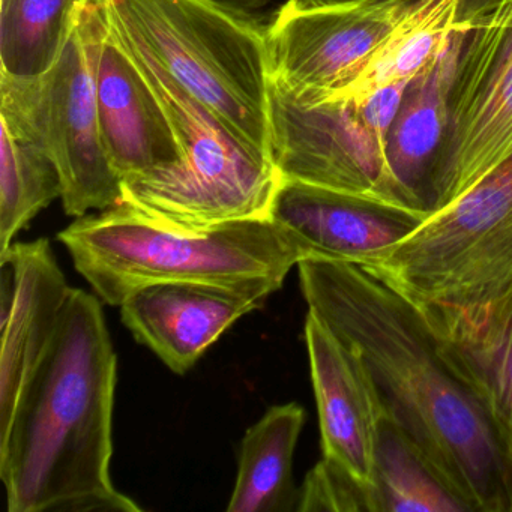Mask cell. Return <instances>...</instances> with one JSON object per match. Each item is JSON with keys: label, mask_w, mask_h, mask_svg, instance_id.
Instances as JSON below:
<instances>
[{"label": "cell", "mask_w": 512, "mask_h": 512, "mask_svg": "<svg viewBox=\"0 0 512 512\" xmlns=\"http://www.w3.org/2000/svg\"><path fill=\"white\" fill-rule=\"evenodd\" d=\"M298 271L308 310L358 353L386 412L472 512H512L511 457L418 305L362 266L305 257Z\"/></svg>", "instance_id": "1"}, {"label": "cell", "mask_w": 512, "mask_h": 512, "mask_svg": "<svg viewBox=\"0 0 512 512\" xmlns=\"http://www.w3.org/2000/svg\"><path fill=\"white\" fill-rule=\"evenodd\" d=\"M116 382L100 299L71 289L55 340L0 433L8 511H142L110 476Z\"/></svg>", "instance_id": "2"}, {"label": "cell", "mask_w": 512, "mask_h": 512, "mask_svg": "<svg viewBox=\"0 0 512 512\" xmlns=\"http://www.w3.org/2000/svg\"><path fill=\"white\" fill-rule=\"evenodd\" d=\"M58 239L98 298L115 307L160 283L214 284L265 301L304 259L272 218L179 229L127 203L77 218Z\"/></svg>", "instance_id": "3"}, {"label": "cell", "mask_w": 512, "mask_h": 512, "mask_svg": "<svg viewBox=\"0 0 512 512\" xmlns=\"http://www.w3.org/2000/svg\"><path fill=\"white\" fill-rule=\"evenodd\" d=\"M104 5L113 32L163 104L182 154L176 166L125 179L122 203L179 229L271 218L283 182L271 157L188 94L106 0Z\"/></svg>", "instance_id": "4"}, {"label": "cell", "mask_w": 512, "mask_h": 512, "mask_svg": "<svg viewBox=\"0 0 512 512\" xmlns=\"http://www.w3.org/2000/svg\"><path fill=\"white\" fill-rule=\"evenodd\" d=\"M106 2L188 94L271 157L265 26L212 0Z\"/></svg>", "instance_id": "5"}, {"label": "cell", "mask_w": 512, "mask_h": 512, "mask_svg": "<svg viewBox=\"0 0 512 512\" xmlns=\"http://www.w3.org/2000/svg\"><path fill=\"white\" fill-rule=\"evenodd\" d=\"M416 305L484 307L512 292V155L365 268Z\"/></svg>", "instance_id": "6"}, {"label": "cell", "mask_w": 512, "mask_h": 512, "mask_svg": "<svg viewBox=\"0 0 512 512\" xmlns=\"http://www.w3.org/2000/svg\"><path fill=\"white\" fill-rule=\"evenodd\" d=\"M0 121L37 142L61 175L65 214L122 203V179L101 136L91 58L77 5L55 64L40 76L0 74Z\"/></svg>", "instance_id": "7"}, {"label": "cell", "mask_w": 512, "mask_h": 512, "mask_svg": "<svg viewBox=\"0 0 512 512\" xmlns=\"http://www.w3.org/2000/svg\"><path fill=\"white\" fill-rule=\"evenodd\" d=\"M409 82L361 100H304L269 80L271 158L283 181L401 202L386 137ZM409 209V208H407Z\"/></svg>", "instance_id": "8"}, {"label": "cell", "mask_w": 512, "mask_h": 512, "mask_svg": "<svg viewBox=\"0 0 512 512\" xmlns=\"http://www.w3.org/2000/svg\"><path fill=\"white\" fill-rule=\"evenodd\" d=\"M512 155V0L464 32L433 172V214ZM431 214V215H433ZM430 215V217H431Z\"/></svg>", "instance_id": "9"}, {"label": "cell", "mask_w": 512, "mask_h": 512, "mask_svg": "<svg viewBox=\"0 0 512 512\" xmlns=\"http://www.w3.org/2000/svg\"><path fill=\"white\" fill-rule=\"evenodd\" d=\"M412 2L287 0L265 28L269 80L304 100H335L358 79Z\"/></svg>", "instance_id": "10"}, {"label": "cell", "mask_w": 512, "mask_h": 512, "mask_svg": "<svg viewBox=\"0 0 512 512\" xmlns=\"http://www.w3.org/2000/svg\"><path fill=\"white\" fill-rule=\"evenodd\" d=\"M91 58L101 136L113 169L125 179L176 166L182 154L163 104L116 37L104 0H79Z\"/></svg>", "instance_id": "11"}, {"label": "cell", "mask_w": 512, "mask_h": 512, "mask_svg": "<svg viewBox=\"0 0 512 512\" xmlns=\"http://www.w3.org/2000/svg\"><path fill=\"white\" fill-rule=\"evenodd\" d=\"M271 218L305 257L370 268L409 238L428 215L374 197L283 181Z\"/></svg>", "instance_id": "12"}, {"label": "cell", "mask_w": 512, "mask_h": 512, "mask_svg": "<svg viewBox=\"0 0 512 512\" xmlns=\"http://www.w3.org/2000/svg\"><path fill=\"white\" fill-rule=\"evenodd\" d=\"M304 335L323 457L373 485L377 437L385 410L376 383L358 353L310 310Z\"/></svg>", "instance_id": "13"}, {"label": "cell", "mask_w": 512, "mask_h": 512, "mask_svg": "<svg viewBox=\"0 0 512 512\" xmlns=\"http://www.w3.org/2000/svg\"><path fill=\"white\" fill-rule=\"evenodd\" d=\"M262 299L205 283H160L125 299L124 325L173 373L185 374L203 353Z\"/></svg>", "instance_id": "14"}, {"label": "cell", "mask_w": 512, "mask_h": 512, "mask_svg": "<svg viewBox=\"0 0 512 512\" xmlns=\"http://www.w3.org/2000/svg\"><path fill=\"white\" fill-rule=\"evenodd\" d=\"M0 259L10 260L17 283L13 310L0 325V433H4L55 340L73 287L68 286L49 239L11 244Z\"/></svg>", "instance_id": "15"}, {"label": "cell", "mask_w": 512, "mask_h": 512, "mask_svg": "<svg viewBox=\"0 0 512 512\" xmlns=\"http://www.w3.org/2000/svg\"><path fill=\"white\" fill-rule=\"evenodd\" d=\"M418 307L443 358L481 401L512 460V292L469 310Z\"/></svg>", "instance_id": "16"}, {"label": "cell", "mask_w": 512, "mask_h": 512, "mask_svg": "<svg viewBox=\"0 0 512 512\" xmlns=\"http://www.w3.org/2000/svg\"><path fill=\"white\" fill-rule=\"evenodd\" d=\"M466 31H458L445 52L410 80L386 137V161L401 202L428 217L433 214L434 164L445 134L449 91Z\"/></svg>", "instance_id": "17"}, {"label": "cell", "mask_w": 512, "mask_h": 512, "mask_svg": "<svg viewBox=\"0 0 512 512\" xmlns=\"http://www.w3.org/2000/svg\"><path fill=\"white\" fill-rule=\"evenodd\" d=\"M305 424L299 404L274 406L248 428L239 449L238 476L229 512L298 511L293 455Z\"/></svg>", "instance_id": "18"}, {"label": "cell", "mask_w": 512, "mask_h": 512, "mask_svg": "<svg viewBox=\"0 0 512 512\" xmlns=\"http://www.w3.org/2000/svg\"><path fill=\"white\" fill-rule=\"evenodd\" d=\"M460 0H416L365 65L358 79L335 100H361L386 86L410 82L445 52L458 31Z\"/></svg>", "instance_id": "19"}, {"label": "cell", "mask_w": 512, "mask_h": 512, "mask_svg": "<svg viewBox=\"0 0 512 512\" xmlns=\"http://www.w3.org/2000/svg\"><path fill=\"white\" fill-rule=\"evenodd\" d=\"M373 503L374 512H472L386 410L374 458Z\"/></svg>", "instance_id": "20"}, {"label": "cell", "mask_w": 512, "mask_h": 512, "mask_svg": "<svg viewBox=\"0 0 512 512\" xmlns=\"http://www.w3.org/2000/svg\"><path fill=\"white\" fill-rule=\"evenodd\" d=\"M0 254L43 209L62 199L64 185L46 149L0 121Z\"/></svg>", "instance_id": "21"}, {"label": "cell", "mask_w": 512, "mask_h": 512, "mask_svg": "<svg viewBox=\"0 0 512 512\" xmlns=\"http://www.w3.org/2000/svg\"><path fill=\"white\" fill-rule=\"evenodd\" d=\"M79 0H2L0 64L13 76H40L55 64Z\"/></svg>", "instance_id": "22"}, {"label": "cell", "mask_w": 512, "mask_h": 512, "mask_svg": "<svg viewBox=\"0 0 512 512\" xmlns=\"http://www.w3.org/2000/svg\"><path fill=\"white\" fill-rule=\"evenodd\" d=\"M298 511L374 512L373 485L322 457L299 488Z\"/></svg>", "instance_id": "23"}, {"label": "cell", "mask_w": 512, "mask_h": 512, "mask_svg": "<svg viewBox=\"0 0 512 512\" xmlns=\"http://www.w3.org/2000/svg\"><path fill=\"white\" fill-rule=\"evenodd\" d=\"M301 2L304 4H328V2H340V0H301ZM407 2H416V0H407ZM505 2H509V0H460L458 22L460 25L470 28V23L487 16L488 13L496 10Z\"/></svg>", "instance_id": "24"}, {"label": "cell", "mask_w": 512, "mask_h": 512, "mask_svg": "<svg viewBox=\"0 0 512 512\" xmlns=\"http://www.w3.org/2000/svg\"><path fill=\"white\" fill-rule=\"evenodd\" d=\"M212 2H217L221 7L229 8V10L236 11V13L253 16V13L266 7L269 0H212Z\"/></svg>", "instance_id": "25"}]
</instances>
